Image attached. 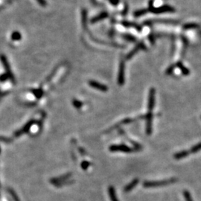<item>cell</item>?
Here are the masks:
<instances>
[{"mask_svg": "<svg viewBox=\"0 0 201 201\" xmlns=\"http://www.w3.org/2000/svg\"><path fill=\"white\" fill-rule=\"evenodd\" d=\"M177 181V178H170L168 179H163L160 181H146L143 183V186L145 188H158L168 185L173 184Z\"/></svg>", "mask_w": 201, "mask_h": 201, "instance_id": "1", "label": "cell"}, {"mask_svg": "<svg viewBox=\"0 0 201 201\" xmlns=\"http://www.w3.org/2000/svg\"><path fill=\"white\" fill-rule=\"evenodd\" d=\"M153 4V1H151L149 3V11L152 12L154 14H163L165 12H174L175 11V9L173 7L170 6V5H163V6L159 7V8H154Z\"/></svg>", "mask_w": 201, "mask_h": 201, "instance_id": "2", "label": "cell"}, {"mask_svg": "<svg viewBox=\"0 0 201 201\" xmlns=\"http://www.w3.org/2000/svg\"><path fill=\"white\" fill-rule=\"evenodd\" d=\"M0 60H1V62L2 63L3 66H4V69L5 70V74H7V75L8 76L9 79H10L13 82H14V81H15V80H14L15 78H14V74L12 73V71L11 69H10L9 63H8V59H7V58L5 57V55L4 54L0 55Z\"/></svg>", "mask_w": 201, "mask_h": 201, "instance_id": "3", "label": "cell"}, {"mask_svg": "<svg viewBox=\"0 0 201 201\" xmlns=\"http://www.w3.org/2000/svg\"><path fill=\"white\" fill-rule=\"evenodd\" d=\"M110 151L112 152H124L131 153L133 152V149L131 147L127 146L125 145H113L110 147Z\"/></svg>", "mask_w": 201, "mask_h": 201, "instance_id": "4", "label": "cell"}, {"mask_svg": "<svg viewBox=\"0 0 201 201\" xmlns=\"http://www.w3.org/2000/svg\"><path fill=\"white\" fill-rule=\"evenodd\" d=\"M155 89L151 88L150 92H149L148 104H147L149 112L152 111L153 109L154 108V106H155Z\"/></svg>", "mask_w": 201, "mask_h": 201, "instance_id": "5", "label": "cell"}, {"mask_svg": "<svg viewBox=\"0 0 201 201\" xmlns=\"http://www.w3.org/2000/svg\"><path fill=\"white\" fill-rule=\"evenodd\" d=\"M124 70H125L124 63L123 60H122L120 64H119V75H118V82L120 86H122V85L124 83Z\"/></svg>", "mask_w": 201, "mask_h": 201, "instance_id": "6", "label": "cell"}, {"mask_svg": "<svg viewBox=\"0 0 201 201\" xmlns=\"http://www.w3.org/2000/svg\"><path fill=\"white\" fill-rule=\"evenodd\" d=\"M152 121L153 114L151 112H148L146 115V134L150 136L152 133Z\"/></svg>", "mask_w": 201, "mask_h": 201, "instance_id": "7", "label": "cell"}, {"mask_svg": "<svg viewBox=\"0 0 201 201\" xmlns=\"http://www.w3.org/2000/svg\"><path fill=\"white\" fill-rule=\"evenodd\" d=\"M35 123V121L34 120H31L30 121V122H28L27 124H26V125L24 126V127H23L22 129H20V130H19L18 131H17V132L15 133V136H20V135H22L23 134V133H27L28 131H29L30 129H31V126L33 125Z\"/></svg>", "mask_w": 201, "mask_h": 201, "instance_id": "8", "label": "cell"}, {"mask_svg": "<svg viewBox=\"0 0 201 201\" xmlns=\"http://www.w3.org/2000/svg\"><path fill=\"white\" fill-rule=\"evenodd\" d=\"M90 86H92V88H95L96 90H100L101 92H107L108 90V87L106 86V85L102 84V83L97 82V81H90Z\"/></svg>", "mask_w": 201, "mask_h": 201, "instance_id": "9", "label": "cell"}, {"mask_svg": "<svg viewBox=\"0 0 201 201\" xmlns=\"http://www.w3.org/2000/svg\"><path fill=\"white\" fill-rule=\"evenodd\" d=\"M142 48H145V46H144V43L143 42H139V43H138L137 45L136 46V47L133 48V49L131 51H130L129 53H128L127 57H126V59L127 60H129L131 59V58H132L133 57V55H135L136 53H137L140 50V49H142Z\"/></svg>", "mask_w": 201, "mask_h": 201, "instance_id": "10", "label": "cell"}, {"mask_svg": "<svg viewBox=\"0 0 201 201\" xmlns=\"http://www.w3.org/2000/svg\"><path fill=\"white\" fill-rule=\"evenodd\" d=\"M189 154H190L189 151H187V150L181 151H179V152L176 153V154L174 155V158L175 159H184V158L187 157Z\"/></svg>", "mask_w": 201, "mask_h": 201, "instance_id": "11", "label": "cell"}, {"mask_svg": "<svg viewBox=\"0 0 201 201\" xmlns=\"http://www.w3.org/2000/svg\"><path fill=\"white\" fill-rule=\"evenodd\" d=\"M139 179L138 178L133 179L132 182L130 183L129 184H127V186L124 187V192H129V191H131V190H133V188L137 186V184L139 183Z\"/></svg>", "mask_w": 201, "mask_h": 201, "instance_id": "12", "label": "cell"}, {"mask_svg": "<svg viewBox=\"0 0 201 201\" xmlns=\"http://www.w3.org/2000/svg\"><path fill=\"white\" fill-rule=\"evenodd\" d=\"M122 24L123 25V26H124V27L134 28H136V29H137L138 31H139L142 30L141 26H139V25L136 24V23H134V22H127V21H124V22H122Z\"/></svg>", "mask_w": 201, "mask_h": 201, "instance_id": "13", "label": "cell"}, {"mask_svg": "<svg viewBox=\"0 0 201 201\" xmlns=\"http://www.w3.org/2000/svg\"><path fill=\"white\" fill-rule=\"evenodd\" d=\"M108 192H109V196L111 201H119L117 198L116 194H115V190L113 186H110L108 188Z\"/></svg>", "mask_w": 201, "mask_h": 201, "instance_id": "14", "label": "cell"}, {"mask_svg": "<svg viewBox=\"0 0 201 201\" xmlns=\"http://www.w3.org/2000/svg\"><path fill=\"white\" fill-rule=\"evenodd\" d=\"M108 17V14L107 13V12H103V13H101L99 14V15H98L97 17H94V18L92 19L91 20V22H98V21L100 20H102V19H105L106 17Z\"/></svg>", "mask_w": 201, "mask_h": 201, "instance_id": "15", "label": "cell"}, {"mask_svg": "<svg viewBox=\"0 0 201 201\" xmlns=\"http://www.w3.org/2000/svg\"><path fill=\"white\" fill-rule=\"evenodd\" d=\"M200 151H201V142L197 143V145H195L194 146H192L191 149L189 150V152L190 154H196V153L199 152Z\"/></svg>", "mask_w": 201, "mask_h": 201, "instance_id": "16", "label": "cell"}, {"mask_svg": "<svg viewBox=\"0 0 201 201\" xmlns=\"http://www.w3.org/2000/svg\"><path fill=\"white\" fill-rule=\"evenodd\" d=\"M177 67H179V68L181 69V71H182L183 74H185V75H188V74H189V70H188V69H186V67H185L184 66H183V64L180 63V62L177 63Z\"/></svg>", "mask_w": 201, "mask_h": 201, "instance_id": "17", "label": "cell"}, {"mask_svg": "<svg viewBox=\"0 0 201 201\" xmlns=\"http://www.w3.org/2000/svg\"><path fill=\"white\" fill-rule=\"evenodd\" d=\"M149 11L148 9H140L136 10V11L134 12V17H140V16L145 15V14H147V12Z\"/></svg>", "mask_w": 201, "mask_h": 201, "instance_id": "18", "label": "cell"}, {"mask_svg": "<svg viewBox=\"0 0 201 201\" xmlns=\"http://www.w3.org/2000/svg\"><path fill=\"white\" fill-rule=\"evenodd\" d=\"M183 195H184L186 201H194L193 199H192L191 194H190V192L187 191V190H185V191H183Z\"/></svg>", "mask_w": 201, "mask_h": 201, "instance_id": "19", "label": "cell"}, {"mask_svg": "<svg viewBox=\"0 0 201 201\" xmlns=\"http://www.w3.org/2000/svg\"><path fill=\"white\" fill-rule=\"evenodd\" d=\"M21 34L18 31H14L11 34V39L13 40H19L21 39Z\"/></svg>", "mask_w": 201, "mask_h": 201, "instance_id": "20", "label": "cell"}, {"mask_svg": "<svg viewBox=\"0 0 201 201\" xmlns=\"http://www.w3.org/2000/svg\"><path fill=\"white\" fill-rule=\"evenodd\" d=\"M199 26L197 24H195V23H188V24H186L184 26L185 29H191V28H198Z\"/></svg>", "mask_w": 201, "mask_h": 201, "instance_id": "21", "label": "cell"}, {"mask_svg": "<svg viewBox=\"0 0 201 201\" xmlns=\"http://www.w3.org/2000/svg\"><path fill=\"white\" fill-rule=\"evenodd\" d=\"M122 37H123V38L126 39V40H129V41H131V42L136 41V38H135V37H133V36H132V35H130V34H124L122 35Z\"/></svg>", "mask_w": 201, "mask_h": 201, "instance_id": "22", "label": "cell"}, {"mask_svg": "<svg viewBox=\"0 0 201 201\" xmlns=\"http://www.w3.org/2000/svg\"><path fill=\"white\" fill-rule=\"evenodd\" d=\"M9 193H10V195L12 196V197H13V198H14V201H19V198H18V196H17V195H16V193H15V192H14V190L10 189L9 190Z\"/></svg>", "mask_w": 201, "mask_h": 201, "instance_id": "23", "label": "cell"}, {"mask_svg": "<svg viewBox=\"0 0 201 201\" xmlns=\"http://www.w3.org/2000/svg\"><path fill=\"white\" fill-rule=\"evenodd\" d=\"M33 93H34V95L36 96L37 98H41V96L42 95V90H34V91L33 92Z\"/></svg>", "mask_w": 201, "mask_h": 201, "instance_id": "24", "label": "cell"}, {"mask_svg": "<svg viewBox=\"0 0 201 201\" xmlns=\"http://www.w3.org/2000/svg\"><path fill=\"white\" fill-rule=\"evenodd\" d=\"M89 166H90V163H89V162L84 161L81 163V168H82L83 170H86Z\"/></svg>", "mask_w": 201, "mask_h": 201, "instance_id": "25", "label": "cell"}, {"mask_svg": "<svg viewBox=\"0 0 201 201\" xmlns=\"http://www.w3.org/2000/svg\"><path fill=\"white\" fill-rule=\"evenodd\" d=\"M73 105L76 108H81V106L83 105V104L81 102V101H78L77 100H74L73 101Z\"/></svg>", "mask_w": 201, "mask_h": 201, "instance_id": "26", "label": "cell"}, {"mask_svg": "<svg viewBox=\"0 0 201 201\" xmlns=\"http://www.w3.org/2000/svg\"><path fill=\"white\" fill-rule=\"evenodd\" d=\"M8 76L7 75V74H2V75H0V81H7V79H8Z\"/></svg>", "mask_w": 201, "mask_h": 201, "instance_id": "27", "label": "cell"}, {"mask_svg": "<svg viewBox=\"0 0 201 201\" xmlns=\"http://www.w3.org/2000/svg\"><path fill=\"white\" fill-rule=\"evenodd\" d=\"M0 141L5 142H11V139H10L9 138L4 137V136H0Z\"/></svg>", "mask_w": 201, "mask_h": 201, "instance_id": "28", "label": "cell"}, {"mask_svg": "<svg viewBox=\"0 0 201 201\" xmlns=\"http://www.w3.org/2000/svg\"><path fill=\"white\" fill-rule=\"evenodd\" d=\"M37 1L38 2L39 4L42 5V6H46V2L45 0H37Z\"/></svg>", "mask_w": 201, "mask_h": 201, "instance_id": "29", "label": "cell"}, {"mask_svg": "<svg viewBox=\"0 0 201 201\" xmlns=\"http://www.w3.org/2000/svg\"><path fill=\"white\" fill-rule=\"evenodd\" d=\"M110 2L111 3V4H113V5H116L119 4V0H110Z\"/></svg>", "mask_w": 201, "mask_h": 201, "instance_id": "30", "label": "cell"}]
</instances>
